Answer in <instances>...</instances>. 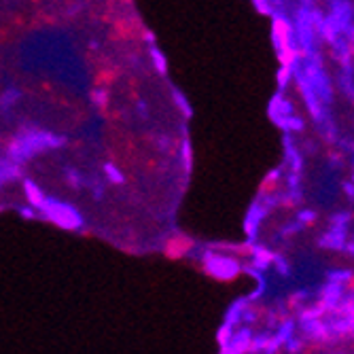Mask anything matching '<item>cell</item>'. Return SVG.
I'll return each mask as SVG.
<instances>
[{
  "label": "cell",
  "instance_id": "obj_1",
  "mask_svg": "<svg viewBox=\"0 0 354 354\" xmlns=\"http://www.w3.org/2000/svg\"><path fill=\"white\" fill-rule=\"evenodd\" d=\"M62 145V138L47 132V130H41V127H24L19 130L13 140L9 142V157L17 164H24L28 159L37 157L49 149H55Z\"/></svg>",
  "mask_w": 354,
  "mask_h": 354
},
{
  "label": "cell",
  "instance_id": "obj_2",
  "mask_svg": "<svg viewBox=\"0 0 354 354\" xmlns=\"http://www.w3.org/2000/svg\"><path fill=\"white\" fill-rule=\"evenodd\" d=\"M200 261H202V270L218 282H232L244 272L242 254L230 250L206 248L200 257Z\"/></svg>",
  "mask_w": 354,
  "mask_h": 354
},
{
  "label": "cell",
  "instance_id": "obj_3",
  "mask_svg": "<svg viewBox=\"0 0 354 354\" xmlns=\"http://www.w3.org/2000/svg\"><path fill=\"white\" fill-rule=\"evenodd\" d=\"M39 212L47 221L59 225V227H64V230H71V232L81 230L83 223H85L83 214L73 204H66V202H62L57 198H49V196H45V202L41 204Z\"/></svg>",
  "mask_w": 354,
  "mask_h": 354
},
{
  "label": "cell",
  "instance_id": "obj_4",
  "mask_svg": "<svg viewBox=\"0 0 354 354\" xmlns=\"http://www.w3.org/2000/svg\"><path fill=\"white\" fill-rule=\"evenodd\" d=\"M270 115L276 119V123L280 127H284V130H288V132H297V130H301V127H304L301 119L293 113L291 102H286L280 93L276 95L272 106H270Z\"/></svg>",
  "mask_w": 354,
  "mask_h": 354
},
{
  "label": "cell",
  "instance_id": "obj_5",
  "mask_svg": "<svg viewBox=\"0 0 354 354\" xmlns=\"http://www.w3.org/2000/svg\"><path fill=\"white\" fill-rule=\"evenodd\" d=\"M151 64H153V68H155L157 75H166L168 73V59L159 49H151Z\"/></svg>",
  "mask_w": 354,
  "mask_h": 354
},
{
  "label": "cell",
  "instance_id": "obj_6",
  "mask_svg": "<svg viewBox=\"0 0 354 354\" xmlns=\"http://www.w3.org/2000/svg\"><path fill=\"white\" fill-rule=\"evenodd\" d=\"M172 95H174V102H176V109L185 115V117H189L191 115V106H189V100L185 98V95L180 93V91H172Z\"/></svg>",
  "mask_w": 354,
  "mask_h": 354
},
{
  "label": "cell",
  "instance_id": "obj_7",
  "mask_svg": "<svg viewBox=\"0 0 354 354\" xmlns=\"http://www.w3.org/2000/svg\"><path fill=\"white\" fill-rule=\"evenodd\" d=\"M104 170H106V176H109L113 183H117V185H119V183H123V174H121V170H117L113 164H106V166H104Z\"/></svg>",
  "mask_w": 354,
  "mask_h": 354
},
{
  "label": "cell",
  "instance_id": "obj_8",
  "mask_svg": "<svg viewBox=\"0 0 354 354\" xmlns=\"http://www.w3.org/2000/svg\"><path fill=\"white\" fill-rule=\"evenodd\" d=\"M183 159H185V168H187V170H191L193 157H191V145H189V142H185V147H183Z\"/></svg>",
  "mask_w": 354,
  "mask_h": 354
},
{
  "label": "cell",
  "instance_id": "obj_9",
  "mask_svg": "<svg viewBox=\"0 0 354 354\" xmlns=\"http://www.w3.org/2000/svg\"><path fill=\"white\" fill-rule=\"evenodd\" d=\"M350 250H352V252H354V240H352V242H350Z\"/></svg>",
  "mask_w": 354,
  "mask_h": 354
},
{
  "label": "cell",
  "instance_id": "obj_10",
  "mask_svg": "<svg viewBox=\"0 0 354 354\" xmlns=\"http://www.w3.org/2000/svg\"><path fill=\"white\" fill-rule=\"evenodd\" d=\"M352 180H354V174H352Z\"/></svg>",
  "mask_w": 354,
  "mask_h": 354
},
{
  "label": "cell",
  "instance_id": "obj_11",
  "mask_svg": "<svg viewBox=\"0 0 354 354\" xmlns=\"http://www.w3.org/2000/svg\"><path fill=\"white\" fill-rule=\"evenodd\" d=\"M0 180H3V178H0Z\"/></svg>",
  "mask_w": 354,
  "mask_h": 354
}]
</instances>
